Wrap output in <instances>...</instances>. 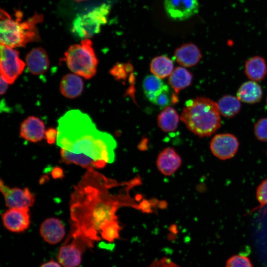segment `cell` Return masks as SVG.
Returning a JSON list of instances; mask_svg holds the SVG:
<instances>
[{"label": "cell", "mask_w": 267, "mask_h": 267, "mask_svg": "<svg viewBox=\"0 0 267 267\" xmlns=\"http://www.w3.org/2000/svg\"><path fill=\"white\" fill-rule=\"evenodd\" d=\"M262 96V88L254 81L244 83L237 92V97L240 101L249 104H254L260 102Z\"/></svg>", "instance_id": "cell-19"}, {"label": "cell", "mask_w": 267, "mask_h": 267, "mask_svg": "<svg viewBox=\"0 0 267 267\" xmlns=\"http://www.w3.org/2000/svg\"><path fill=\"white\" fill-rule=\"evenodd\" d=\"M57 130L54 128H51L47 129L44 134L47 143L50 144L54 143L57 139Z\"/></svg>", "instance_id": "cell-32"}, {"label": "cell", "mask_w": 267, "mask_h": 267, "mask_svg": "<svg viewBox=\"0 0 267 267\" xmlns=\"http://www.w3.org/2000/svg\"><path fill=\"white\" fill-rule=\"evenodd\" d=\"M174 68L173 62L170 58L165 55L158 56L154 58L150 66L152 73L160 79L169 76Z\"/></svg>", "instance_id": "cell-23"}, {"label": "cell", "mask_w": 267, "mask_h": 267, "mask_svg": "<svg viewBox=\"0 0 267 267\" xmlns=\"http://www.w3.org/2000/svg\"><path fill=\"white\" fill-rule=\"evenodd\" d=\"M192 81V75L183 67L176 68L169 76V83L177 94L190 86Z\"/></svg>", "instance_id": "cell-21"}, {"label": "cell", "mask_w": 267, "mask_h": 267, "mask_svg": "<svg viewBox=\"0 0 267 267\" xmlns=\"http://www.w3.org/2000/svg\"><path fill=\"white\" fill-rule=\"evenodd\" d=\"M25 63L13 48L0 44V69L1 77L8 84H13L23 72Z\"/></svg>", "instance_id": "cell-8"}, {"label": "cell", "mask_w": 267, "mask_h": 267, "mask_svg": "<svg viewBox=\"0 0 267 267\" xmlns=\"http://www.w3.org/2000/svg\"><path fill=\"white\" fill-rule=\"evenodd\" d=\"M40 231L44 240L50 244L59 243L65 234L63 223L58 219L54 218L45 220L41 225Z\"/></svg>", "instance_id": "cell-15"}, {"label": "cell", "mask_w": 267, "mask_h": 267, "mask_svg": "<svg viewBox=\"0 0 267 267\" xmlns=\"http://www.w3.org/2000/svg\"><path fill=\"white\" fill-rule=\"evenodd\" d=\"M92 246L93 242L84 237L69 235L59 248L58 261L64 267H78L82 261V253Z\"/></svg>", "instance_id": "cell-7"}, {"label": "cell", "mask_w": 267, "mask_h": 267, "mask_svg": "<svg viewBox=\"0 0 267 267\" xmlns=\"http://www.w3.org/2000/svg\"><path fill=\"white\" fill-rule=\"evenodd\" d=\"M179 119V116L176 110L172 107L167 106L158 115V125L164 132H173L177 128Z\"/></svg>", "instance_id": "cell-22"}, {"label": "cell", "mask_w": 267, "mask_h": 267, "mask_svg": "<svg viewBox=\"0 0 267 267\" xmlns=\"http://www.w3.org/2000/svg\"><path fill=\"white\" fill-rule=\"evenodd\" d=\"M45 132L44 123L37 117L29 116L21 124L20 136L30 142L41 141L44 137Z\"/></svg>", "instance_id": "cell-14"}, {"label": "cell", "mask_w": 267, "mask_h": 267, "mask_svg": "<svg viewBox=\"0 0 267 267\" xmlns=\"http://www.w3.org/2000/svg\"><path fill=\"white\" fill-rule=\"evenodd\" d=\"M220 114L216 102L198 97L186 101L180 119L190 132L202 137L211 135L220 128Z\"/></svg>", "instance_id": "cell-3"}, {"label": "cell", "mask_w": 267, "mask_h": 267, "mask_svg": "<svg viewBox=\"0 0 267 267\" xmlns=\"http://www.w3.org/2000/svg\"><path fill=\"white\" fill-rule=\"evenodd\" d=\"M63 171L60 168L55 167L52 171L51 175L54 178H62L64 176Z\"/></svg>", "instance_id": "cell-33"}, {"label": "cell", "mask_w": 267, "mask_h": 267, "mask_svg": "<svg viewBox=\"0 0 267 267\" xmlns=\"http://www.w3.org/2000/svg\"><path fill=\"white\" fill-rule=\"evenodd\" d=\"M88 170L71 195L70 234L93 242L100 239L98 234L104 225L116 220L118 204L100 188L98 174Z\"/></svg>", "instance_id": "cell-2"}, {"label": "cell", "mask_w": 267, "mask_h": 267, "mask_svg": "<svg viewBox=\"0 0 267 267\" xmlns=\"http://www.w3.org/2000/svg\"><path fill=\"white\" fill-rule=\"evenodd\" d=\"M59 89L61 93L66 97L75 98L83 92L84 82L78 75L67 74L62 77Z\"/></svg>", "instance_id": "cell-18"}, {"label": "cell", "mask_w": 267, "mask_h": 267, "mask_svg": "<svg viewBox=\"0 0 267 267\" xmlns=\"http://www.w3.org/2000/svg\"></svg>", "instance_id": "cell-37"}, {"label": "cell", "mask_w": 267, "mask_h": 267, "mask_svg": "<svg viewBox=\"0 0 267 267\" xmlns=\"http://www.w3.org/2000/svg\"><path fill=\"white\" fill-rule=\"evenodd\" d=\"M57 130L56 143L64 163L90 170L114 161L115 139L98 130L86 113L77 109L68 111L58 120Z\"/></svg>", "instance_id": "cell-1"}, {"label": "cell", "mask_w": 267, "mask_h": 267, "mask_svg": "<svg viewBox=\"0 0 267 267\" xmlns=\"http://www.w3.org/2000/svg\"></svg>", "instance_id": "cell-38"}, {"label": "cell", "mask_w": 267, "mask_h": 267, "mask_svg": "<svg viewBox=\"0 0 267 267\" xmlns=\"http://www.w3.org/2000/svg\"><path fill=\"white\" fill-rule=\"evenodd\" d=\"M240 101L237 97L231 95H223L217 103L220 113L227 118L235 116L241 109Z\"/></svg>", "instance_id": "cell-24"}, {"label": "cell", "mask_w": 267, "mask_h": 267, "mask_svg": "<svg viewBox=\"0 0 267 267\" xmlns=\"http://www.w3.org/2000/svg\"><path fill=\"white\" fill-rule=\"evenodd\" d=\"M245 73L250 79L254 81L263 80L267 74V65L265 59L255 56L245 61Z\"/></svg>", "instance_id": "cell-20"}, {"label": "cell", "mask_w": 267, "mask_h": 267, "mask_svg": "<svg viewBox=\"0 0 267 267\" xmlns=\"http://www.w3.org/2000/svg\"><path fill=\"white\" fill-rule=\"evenodd\" d=\"M210 147L214 156L225 160L234 156L238 149L239 142L236 137L231 134H220L213 137Z\"/></svg>", "instance_id": "cell-9"}, {"label": "cell", "mask_w": 267, "mask_h": 267, "mask_svg": "<svg viewBox=\"0 0 267 267\" xmlns=\"http://www.w3.org/2000/svg\"><path fill=\"white\" fill-rule=\"evenodd\" d=\"M178 100V98L176 95L172 93L166 85L165 88L150 101L159 107H166L172 103H176Z\"/></svg>", "instance_id": "cell-26"}, {"label": "cell", "mask_w": 267, "mask_h": 267, "mask_svg": "<svg viewBox=\"0 0 267 267\" xmlns=\"http://www.w3.org/2000/svg\"><path fill=\"white\" fill-rule=\"evenodd\" d=\"M63 59L71 71L86 79L91 78L96 72L98 60L89 39L71 45Z\"/></svg>", "instance_id": "cell-5"}, {"label": "cell", "mask_w": 267, "mask_h": 267, "mask_svg": "<svg viewBox=\"0 0 267 267\" xmlns=\"http://www.w3.org/2000/svg\"><path fill=\"white\" fill-rule=\"evenodd\" d=\"M0 189L9 208H29L34 203L35 196L27 188H10L0 180Z\"/></svg>", "instance_id": "cell-10"}, {"label": "cell", "mask_w": 267, "mask_h": 267, "mask_svg": "<svg viewBox=\"0 0 267 267\" xmlns=\"http://www.w3.org/2000/svg\"><path fill=\"white\" fill-rule=\"evenodd\" d=\"M256 137L262 141H267V118L259 120L254 125Z\"/></svg>", "instance_id": "cell-29"}, {"label": "cell", "mask_w": 267, "mask_h": 267, "mask_svg": "<svg viewBox=\"0 0 267 267\" xmlns=\"http://www.w3.org/2000/svg\"><path fill=\"white\" fill-rule=\"evenodd\" d=\"M166 86L161 79L154 75L147 76L142 83L143 91L150 101L160 92Z\"/></svg>", "instance_id": "cell-25"}, {"label": "cell", "mask_w": 267, "mask_h": 267, "mask_svg": "<svg viewBox=\"0 0 267 267\" xmlns=\"http://www.w3.org/2000/svg\"><path fill=\"white\" fill-rule=\"evenodd\" d=\"M110 6L104 3L89 12L77 16L72 24V31L79 38L89 39L100 32L107 21Z\"/></svg>", "instance_id": "cell-6"}, {"label": "cell", "mask_w": 267, "mask_h": 267, "mask_svg": "<svg viewBox=\"0 0 267 267\" xmlns=\"http://www.w3.org/2000/svg\"><path fill=\"white\" fill-rule=\"evenodd\" d=\"M29 211V208H10L2 215L3 225L14 232L26 230L30 223Z\"/></svg>", "instance_id": "cell-12"}, {"label": "cell", "mask_w": 267, "mask_h": 267, "mask_svg": "<svg viewBox=\"0 0 267 267\" xmlns=\"http://www.w3.org/2000/svg\"><path fill=\"white\" fill-rule=\"evenodd\" d=\"M8 83L0 76V94L5 93L8 89Z\"/></svg>", "instance_id": "cell-34"}, {"label": "cell", "mask_w": 267, "mask_h": 267, "mask_svg": "<svg viewBox=\"0 0 267 267\" xmlns=\"http://www.w3.org/2000/svg\"><path fill=\"white\" fill-rule=\"evenodd\" d=\"M150 267H180L171 259L164 257L155 260L151 264Z\"/></svg>", "instance_id": "cell-31"}, {"label": "cell", "mask_w": 267, "mask_h": 267, "mask_svg": "<svg viewBox=\"0 0 267 267\" xmlns=\"http://www.w3.org/2000/svg\"><path fill=\"white\" fill-rule=\"evenodd\" d=\"M0 17V44L14 48L39 40L37 25L43 21L42 14L35 13L23 21V14L21 11H15L12 17L1 8Z\"/></svg>", "instance_id": "cell-4"}, {"label": "cell", "mask_w": 267, "mask_h": 267, "mask_svg": "<svg viewBox=\"0 0 267 267\" xmlns=\"http://www.w3.org/2000/svg\"><path fill=\"white\" fill-rule=\"evenodd\" d=\"M40 267H61L60 265L54 261H49L42 264Z\"/></svg>", "instance_id": "cell-35"}, {"label": "cell", "mask_w": 267, "mask_h": 267, "mask_svg": "<svg viewBox=\"0 0 267 267\" xmlns=\"http://www.w3.org/2000/svg\"><path fill=\"white\" fill-rule=\"evenodd\" d=\"M198 0H164L166 12L171 19L182 21L196 14L199 10Z\"/></svg>", "instance_id": "cell-11"}, {"label": "cell", "mask_w": 267, "mask_h": 267, "mask_svg": "<svg viewBox=\"0 0 267 267\" xmlns=\"http://www.w3.org/2000/svg\"><path fill=\"white\" fill-rule=\"evenodd\" d=\"M121 228L116 220L110 222L101 228L100 231L101 237L109 242H113L119 237Z\"/></svg>", "instance_id": "cell-27"}, {"label": "cell", "mask_w": 267, "mask_h": 267, "mask_svg": "<svg viewBox=\"0 0 267 267\" xmlns=\"http://www.w3.org/2000/svg\"><path fill=\"white\" fill-rule=\"evenodd\" d=\"M75 0L77 1V2H80V1H84V0Z\"/></svg>", "instance_id": "cell-36"}, {"label": "cell", "mask_w": 267, "mask_h": 267, "mask_svg": "<svg viewBox=\"0 0 267 267\" xmlns=\"http://www.w3.org/2000/svg\"><path fill=\"white\" fill-rule=\"evenodd\" d=\"M202 56L199 48L192 43L185 44L175 51L176 61L183 67H190L196 65Z\"/></svg>", "instance_id": "cell-17"}, {"label": "cell", "mask_w": 267, "mask_h": 267, "mask_svg": "<svg viewBox=\"0 0 267 267\" xmlns=\"http://www.w3.org/2000/svg\"><path fill=\"white\" fill-rule=\"evenodd\" d=\"M225 267H253V265L247 257L242 255H233L227 260Z\"/></svg>", "instance_id": "cell-28"}, {"label": "cell", "mask_w": 267, "mask_h": 267, "mask_svg": "<svg viewBox=\"0 0 267 267\" xmlns=\"http://www.w3.org/2000/svg\"><path fill=\"white\" fill-rule=\"evenodd\" d=\"M181 159L173 148L167 147L158 155L156 165L158 170L166 176H171L179 168Z\"/></svg>", "instance_id": "cell-16"}, {"label": "cell", "mask_w": 267, "mask_h": 267, "mask_svg": "<svg viewBox=\"0 0 267 267\" xmlns=\"http://www.w3.org/2000/svg\"><path fill=\"white\" fill-rule=\"evenodd\" d=\"M256 197L261 206L267 205V178L263 180L257 187Z\"/></svg>", "instance_id": "cell-30"}, {"label": "cell", "mask_w": 267, "mask_h": 267, "mask_svg": "<svg viewBox=\"0 0 267 267\" xmlns=\"http://www.w3.org/2000/svg\"><path fill=\"white\" fill-rule=\"evenodd\" d=\"M26 64L28 70L34 75L45 73L49 67V61L45 50L41 47L31 50L26 55Z\"/></svg>", "instance_id": "cell-13"}]
</instances>
